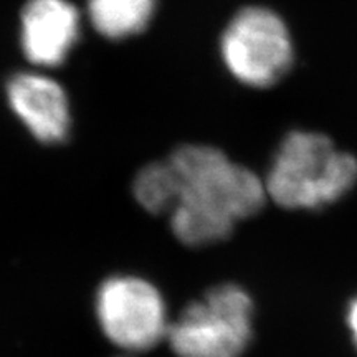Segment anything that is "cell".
Instances as JSON below:
<instances>
[{
  "instance_id": "6da1fadb",
  "label": "cell",
  "mask_w": 357,
  "mask_h": 357,
  "mask_svg": "<svg viewBox=\"0 0 357 357\" xmlns=\"http://www.w3.org/2000/svg\"><path fill=\"white\" fill-rule=\"evenodd\" d=\"M167 160L176 176L171 229L189 247L223 242L265 205V182L215 146H181Z\"/></svg>"
},
{
  "instance_id": "7a4b0ae2",
  "label": "cell",
  "mask_w": 357,
  "mask_h": 357,
  "mask_svg": "<svg viewBox=\"0 0 357 357\" xmlns=\"http://www.w3.org/2000/svg\"><path fill=\"white\" fill-rule=\"evenodd\" d=\"M266 195L289 211H321L357 182V158L328 136L291 131L283 137L265 181Z\"/></svg>"
},
{
  "instance_id": "3957f363",
  "label": "cell",
  "mask_w": 357,
  "mask_h": 357,
  "mask_svg": "<svg viewBox=\"0 0 357 357\" xmlns=\"http://www.w3.org/2000/svg\"><path fill=\"white\" fill-rule=\"evenodd\" d=\"M218 53L236 82L255 89L287 78L296 56L288 24L265 6H247L234 13L218 40Z\"/></svg>"
},
{
  "instance_id": "277c9868",
  "label": "cell",
  "mask_w": 357,
  "mask_h": 357,
  "mask_svg": "<svg viewBox=\"0 0 357 357\" xmlns=\"http://www.w3.org/2000/svg\"><path fill=\"white\" fill-rule=\"evenodd\" d=\"M252 336L253 301L231 283L208 289L167 329L176 357H242Z\"/></svg>"
},
{
  "instance_id": "5b68a950",
  "label": "cell",
  "mask_w": 357,
  "mask_h": 357,
  "mask_svg": "<svg viewBox=\"0 0 357 357\" xmlns=\"http://www.w3.org/2000/svg\"><path fill=\"white\" fill-rule=\"evenodd\" d=\"M96 316L105 336L126 351H147L167 336L162 296L137 276L118 275L102 281L96 293Z\"/></svg>"
},
{
  "instance_id": "8992f818",
  "label": "cell",
  "mask_w": 357,
  "mask_h": 357,
  "mask_svg": "<svg viewBox=\"0 0 357 357\" xmlns=\"http://www.w3.org/2000/svg\"><path fill=\"white\" fill-rule=\"evenodd\" d=\"M7 96L13 113L40 142H63L70 131V108L63 88L35 73L10 78Z\"/></svg>"
},
{
  "instance_id": "52a82bcc",
  "label": "cell",
  "mask_w": 357,
  "mask_h": 357,
  "mask_svg": "<svg viewBox=\"0 0 357 357\" xmlns=\"http://www.w3.org/2000/svg\"><path fill=\"white\" fill-rule=\"evenodd\" d=\"M78 30V10L66 0H29L22 12V47L33 65L63 63Z\"/></svg>"
},
{
  "instance_id": "ba28073f",
  "label": "cell",
  "mask_w": 357,
  "mask_h": 357,
  "mask_svg": "<svg viewBox=\"0 0 357 357\" xmlns=\"http://www.w3.org/2000/svg\"><path fill=\"white\" fill-rule=\"evenodd\" d=\"M155 6V0H88L93 25L113 40L144 32L153 20Z\"/></svg>"
},
{
  "instance_id": "9c48e42d",
  "label": "cell",
  "mask_w": 357,
  "mask_h": 357,
  "mask_svg": "<svg viewBox=\"0 0 357 357\" xmlns=\"http://www.w3.org/2000/svg\"><path fill=\"white\" fill-rule=\"evenodd\" d=\"M134 197L151 213H169L176 195V176L169 160L142 167L132 184Z\"/></svg>"
},
{
  "instance_id": "30bf717a",
  "label": "cell",
  "mask_w": 357,
  "mask_h": 357,
  "mask_svg": "<svg viewBox=\"0 0 357 357\" xmlns=\"http://www.w3.org/2000/svg\"><path fill=\"white\" fill-rule=\"evenodd\" d=\"M347 326H349L352 339H354V344L357 347V296L349 303V307H347Z\"/></svg>"
}]
</instances>
